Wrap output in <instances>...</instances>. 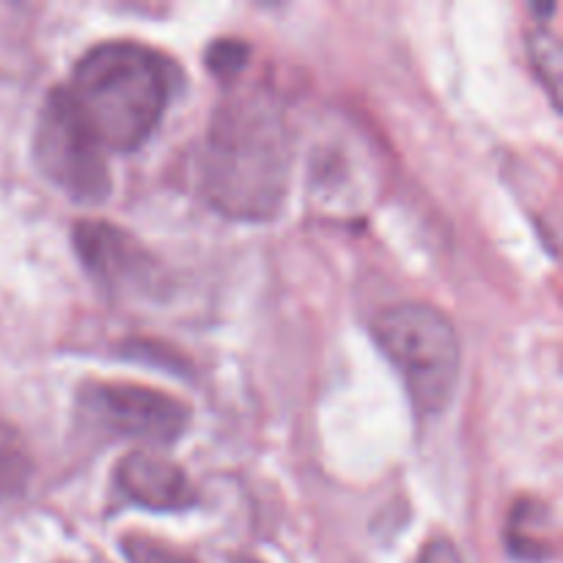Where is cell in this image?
Listing matches in <instances>:
<instances>
[{"mask_svg":"<svg viewBox=\"0 0 563 563\" xmlns=\"http://www.w3.org/2000/svg\"><path fill=\"white\" fill-rule=\"evenodd\" d=\"M542 517V506H533L531 509V506L517 504L515 520H511V548H515V553L531 555V559H544L553 550V544L544 539V531H539V528H544Z\"/></svg>","mask_w":563,"mask_h":563,"instance_id":"obj_9","label":"cell"},{"mask_svg":"<svg viewBox=\"0 0 563 563\" xmlns=\"http://www.w3.org/2000/svg\"><path fill=\"white\" fill-rule=\"evenodd\" d=\"M247 53L251 49L245 47L242 42H214L212 47H209V55H207V64L209 69L218 71V75H234L236 69H242V64L247 60Z\"/></svg>","mask_w":563,"mask_h":563,"instance_id":"obj_12","label":"cell"},{"mask_svg":"<svg viewBox=\"0 0 563 563\" xmlns=\"http://www.w3.org/2000/svg\"><path fill=\"white\" fill-rule=\"evenodd\" d=\"M418 563H462V555L449 539L438 537L432 539V542L423 544L421 555H418Z\"/></svg>","mask_w":563,"mask_h":563,"instance_id":"obj_13","label":"cell"},{"mask_svg":"<svg viewBox=\"0 0 563 563\" xmlns=\"http://www.w3.org/2000/svg\"><path fill=\"white\" fill-rule=\"evenodd\" d=\"M88 135L104 152H132L163 119L170 99L168 64L135 42H104L77 60L60 86Z\"/></svg>","mask_w":563,"mask_h":563,"instance_id":"obj_2","label":"cell"},{"mask_svg":"<svg viewBox=\"0 0 563 563\" xmlns=\"http://www.w3.org/2000/svg\"><path fill=\"white\" fill-rule=\"evenodd\" d=\"M121 553L130 563H198L192 555L143 533H130L121 539Z\"/></svg>","mask_w":563,"mask_h":563,"instance_id":"obj_10","label":"cell"},{"mask_svg":"<svg viewBox=\"0 0 563 563\" xmlns=\"http://www.w3.org/2000/svg\"><path fill=\"white\" fill-rule=\"evenodd\" d=\"M374 339L399 372L412 405L423 416L449 407L460 383V333L440 308L399 302L374 319Z\"/></svg>","mask_w":563,"mask_h":563,"instance_id":"obj_3","label":"cell"},{"mask_svg":"<svg viewBox=\"0 0 563 563\" xmlns=\"http://www.w3.org/2000/svg\"><path fill=\"white\" fill-rule=\"evenodd\" d=\"M236 563H258V561H251V559H242V561H236Z\"/></svg>","mask_w":563,"mask_h":563,"instance_id":"obj_14","label":"cell"},{"mask_svg":"<svg viewBox=\"0 0 563 563\" xmlns=\"http://www.w3.org/2000/svg\"><path fill=\"white\" fill-rule=\"evenodd\" d=\"M115 484L126 500L152 511H181L196 504L190 478L157 451H132L115 467Z\"/></svg>","mask_w":563,"mask_h":563,"instance_id":"obj_7","label":"cell"},{"mask_svg":"<svg viewBox=\"0 0 563 563\" xmlns=\"http://www.w3.org/2000/svg\"><path fill=\"white\" fill-rule=\"evenodd\" d=\"M77 256L110 291H146L154 284V262L141 242L104 220L75 225Z\"/></svg>","mask_w":563,"mask_h":563,"instance_id":"obj_6","label":"cell"},{"mask_svg":"<svg viewBox=\"0 0 563 563\" xmlns=\"http://www.w3.org/2000/svg\"><path fill=\"white\" fill-rule=\"evenodd\" d=\"M80 407L99 432L148 445L176 443L190 423L185 401L132 383H86L80 388Z\"/></svg>","mask_w":563,"mask_h":563,"instance_id":"obj_5","label":"cell"},{"mask_svg":"<svg viewBox=\"0 0 563 563\" xmlns=\"http://www.w3.org/2000/svg\"><path fill=\"white\" fill-rule=\"evenodd\" d=\"M33 154L42 174L75 201L97 203L110 192L104 148L80 124L64 88H55L38 113Z\"/></svg>","mask_w":563,"mask_h":563,"instance_id":"obj_4","label":"cell"},{"mask_svg":"<svg viewBox=\"0 0 563 563\" xmlns=\"http://www.w3.org/2000/svg\"><path fill=\"white\" fill-rule=\"evenodd\" d=\"M201 192L234 220H269L280 212L291 179V130L278 99L245 88L214 110L198 163Z\"/></svg>","mask_w":563,"mask_h":563,"instance_id":"obj_1","label":"cell"},{"mask_svg":"<svg viewBox=\"0 0 563 563\" xmlns=\"http://www.w3.org/2000/svg\"><path fill=\"white\" fill-rule=\"evenodd\" d=\"M533 55H537V66L539 71H542V77L548 80L550 91H559V80H561V44L555 36H548V33H542V36L533 38Z\"/></svg>","mask_w":563,"mask_h":563,"instance_id":"obj_11","label":"cell"},{"mask_svg":"<svg viewBox=\"0 0 563 563\" xmlns=\"http://www.w3.org/2000/svg\"><path fill=\"white\" fill-rule=\"evenodd\" d=\"M33 476V454L25 434L0 421V504L20 498Z\"/></svg>","mask_w":563,"mask_h":563,"instance_id":"obj_8","label":"cell"}]
</instances>
